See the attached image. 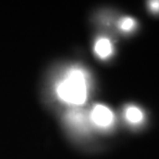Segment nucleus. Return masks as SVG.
<instances>
[{
  "instance_id": "f257e3e1",
  "label": "nucleus",
  "mask_w": 159,
  "mask_h": 159,
  "mask_svg": "<svg viewBox=\"0 0 159 159\" xmlns=\"http://www.w3.org/2000/svg\"><path fill=\"white\" fill-rule=\"evenodd\" d=\"M58 97L69 104L81 105L86 102L88 96L87 78L82 70H70L66 77L57 87Z\"/></svg>"
},
{
  "instance_id": "f03ea898",
  "label": "nucleus",
  "mask_w": 159,
  "mask_h": 159,
  "mask_svg": "<svg viewBox=\"0 0 159 159\" xmlns=\"http://www.w3.org/2000/svg\"><path fill=\"white\" fill-rule=\"evenodd\" d=\"M91 119L98 126L108 127L114 122V115L108 107L97 104L91 112Z\"/></svg>"
},
{
  "instance_id": "7ed1b4c3",
  "label": "nucleus",
  "mask_w": 159,
  "mask_h": 159,
  "mask_svg": "<svg viewBox=\"0 0 159 159\" xmlns=\"http://www.w3.org/2000/svg\"><path fill=\"white\" fill-rule=\"evenodd\" d=\"M113 51L111 43L107 38H101L97 41L95 45V52L99 57L102 59L109 57Z\"/></svg>"
},
{
  "instance_id": "20e7f679",
  "label": "nucleus",
  "mask_w": 159,
  "mask_h": 159,
  "mask_svg": "<svg viewBox=\"0 0 159 159\" xmlns=\"http://www.w3.org/2000/svg\"><path fill=\"white\" fill-rule=\"evenodd\" d=\"M125 119L132 124V125H138L141 124L144 119V114L141 109L136 106L130 105L125 109Z\"/></svg>"
},
{
  "instance_id": "39448f33",
  "label": "nucleus",
  "mask_w": 159,
  "mask_h": 159,
  "mask_svg": "<svg viewBox=\"0 0 159 159\" xmlns=\"http://www.w3.org/2000/svg\"><path fill=\"white\" fill-rule=\"evenodd\" d=\"M119 29L124 32H131L136 27V21L130 17L123 18L119 23Z\"/></svg>"
},
{
  "instance_id": "423d86ee",
  "label": "nucleus",
  "mask_w": 159,
  "mask_h": 159,
  "mask_svg": "<svg viewBox=\"0 0 159 159\" xmlns=\"http://www.w3.org/2000/svg\"><path fill=\"white\" fill-rule=\"evenodd\" d=\"M148 7L149 10L152 11L153 13H159V1H150L148 2Z\"/></svg>"
}]
</instances>
